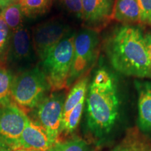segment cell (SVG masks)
Instances as JSON below:
<instances>
[{"label":"cell","instance_id":"17","mask_svg":"<svg viewBox=\"0 0 151 151\" xmlns=\"http://www.w3.org/2000/svg\"><path fill=\"white\" fill-rule=\"evenodd\" d=\"M14 76L11 71L0 67V106L11 104Z\"/></svg>","mask_w":151,"mask_h":151},{"label":"cell","instance_id":"6","mask_svg":"<svg viewBox=\"0 0 151 151\" xmlns=\"http://www.w3.org/2000/svg\"><path fill=\"white\" fill-rule=\"evenodd\" d=\"M65 101V94L60 91L53 92L46 96L34 109L35 122L46 131L53 145L58 142V138L61 134Z\"/></svg>","mask_w":151,"mask_h":151},{"label":"cell","instance_id":"26","mask_svg":"<svg viewBox=\"0 0 151 151\" xmlns=\"http://www.w3.org/2000/svg\"><path fill=\"white\" fill-rule=\"evenodd\" d=\"M115 151H139V149L137 148H124V149H120V150H115Z\"/></svg>","mask_w":151,"mask_h":151},{"label":"cell","instance_id":"11","mask_svg":"<svg viewBox=\"0 0 151 151\" xmlns=\"http://www.w3.org/2000/svg\"><path fill=\"white\" fill-rule=\"evenodd\" d=\"M53 146L46 131L37 122L28 118L19 141L18 149L48 151Z\"/></svg>","mask_w":151,"mask_h":151},{"label":"cell","instance_id":"9","mask_svg":"<svg viewBox=\"0 0 151 151\" xmlns=\"http://www.w3.org/2000/svg\"><path fill=\"white\" fill-rule=\"evenodd\" d=\"M69 32V26L56 20L43 22L34 29L32 37L34 48L41 61Z\"/></svg>","mask_w":151,"mask_h":151},{"label":"cell","instance_id":"20","mask_svg":"<svg viewBox=\"0 0 151 151\" xmlns=\"http://www.w3.org/2000/svg\"><path fill=\"white\" fill-rule=\"evenodd\" d=\"M62 2L69 14L75 18L83 20V11L82 0H62Z\"/></svg>","mask_w":151,"mask_h":151},{"label":"cell","instance_id":"1","mask_svg":"<svg viewBox=\"0 0 151 151\" xmlns=\"http://www.w3.org/2000/svg\"><path fill=\"white\" fill-rule=\"evenodd\" d=\"M105 52L114 70L127 76L151 80V65L144 35L139 27L122 24L105 43Z\"/></svg>","mask_w":151,"mask_h":151},{"label":"cell","instance_id":"29","mask_svg":"<svg viewBox=\"0 0 151 151\" xmlns=\"http://www.w3.org/2000/svg\"><path fill=\"white\" fill-rule=\"evenodd\" d=\"M139 151H143V150H142V149H141V150H139Z\"/></svg>","mask_w":151,"mask_h":151},{"label":"cell","instance_id":"12","mask_svg":"<svg viewBox=\"0 0 151 151\" xmlns=\"http://www.w3.org/2000/svg\"><path fill=\"white\" fill-rule=\"evenodd\" d=\"M138 94V124L143 132L151 134V81L136 79Z\"/></svg>","mask_w":151,"mask_h":151},{"label":"cell","instance_id":"14","mask_svg":"<svg viewBox=\"0 0 151 151\" xmlns=\"http://www.w3.org/2000/svg\"><path fill=\"white\" fill-rule=\"evenodd\" d=\"M89 87V76L88 75L81 78L76 82L72 89L66 98L64 104L62 121L65 120L75 106L79 104L83 99L86 98Z\"/></svg>","mask_w":151,"mask_h":151},{"label":"cell","instance_id":"22","mask_svg":"<svg viewBox=\"0 0 151 151\" xmlns=\"http://www.w3.org/2000/svg\"><path fill=\"white\" fill-rule=\"evenodd\" d=\"M11 32L0 30V55L6 53L11 37Z\"/></svg>","mask_w":151,"mask_h":151},{"label":"cell","instance_id":"2","mask_svg":"<svg viewBox=\"0 0 151 151\" xmlns=\"http://www.w3.org/2000/svg\"><path fill=\"white\" fill-rule=\"evenodd\" d=\"M88 91L87 126L94 135L102 137L112 129L119 115L120 99L116 77L108 69L100 67Z\"/></svg>","mask_w":151,"mask_h":151},{"label":"cell","instance_id":"27","mask_svg":"<svg viewBox=\"0 0 151 151\" xmlns=\"http://www.w3.org/2000/svg\"><path fill=\"white\" fill-rule=\"evenodd\" d=\"M13 151H33V150H27V149L20 148V149H17V150H13Z\"/></svg>","mask_w":151,"mask_h":151},{"label":"cell","instance_id":"18","mask_svg":"<svg viewBox=\"0 0 151 151\" xmlns=\"http://www.w3.org/2000/svg\"><path fill=\"white\" fill-rule=\"evenodd\" d=\"M85 101H86V98L76 106L75 108L71 111L67 118L62 122L61 133L62 132L65 134H69L72 133L76 129L77 126L78 125L81 121L83 112Z\"/></svg>","mask_w":151,"mask_h":151},{"label":"cell","instance_id":"8","mask_svg":"<svg viewBox=\"0 0 151 151\" xmlns=\"http://www.w3.org/2000/svg\"><path fill=\"white\" fill-rule=\"evenodd\" d=\"M28 117L14 104L0 106V140L11 148L18 149L20 137Z\"/></svg>","mask_w":151,"mask_h":151},{"label":"cell","instance_id":"21","mask_svg":"<svg viewBox=\"0 0 151 151\" xmlns=\"http://www.w3.org/2000/svg\"><path fill=\"white\" fill-rule=\"evenodd\" d=\"M141 12V24L151 27V0H137Z\"/></svg>","mask_w":151,"mask_h":151},{"label":"cell","instance_id":"15","mask_svg":"<svg viewBox=\"0 0 151 151\" xmlns=\"http://www.w3.org/2000/svg\"><path fill=\"white\" fill-rule=\"evenodd\" d=\"M0 16L13 32L22 27L24 14L19 3L11 4L5 7L0 13Z\"/></svg>","mask_w":151,"mask_h":151},{"label":"cell","instance_id":"19","mask_svg":"<svg viewBox=\"0 0 151 151\" xmlns=\"http://www.w3.org/2000/svg\"><path fill=\"white\" fill-rule=\"evenodd\" d=\"M48 151H90L88 144L80 139L56 143Z\"/></svg>","mask_w":151,"mask_h":151},{"label":"cell","instance_id":"3","mask_svg":"<svg viewBox=\"0 0 151 151\" xmlns=\"http://www.w3.org/2000/svg\"><path fill=\"white\" fill-rule=\"evenodd\" d=\"M76 33L70 32L48 52L41 62V70L52 92L68 88L73 56Z\"/></svg>","mask_w":151,"mask_h":151},{"label":"cell","instance_id":"13","mask_svg":"<svg viewBox=\"0 0 151 151\" xmlns=\"http://www.w3.org/2000/svg\"><path fill=\"white\" fill-rule=\"evenodd\" d=\"M113 20L122 24H141V12L137 0H116Z\"/></svg>","mask_w":151,"mask_h":151},{"label":"cell","instance_id":"25","mask_svg":"<svg viewBox=\"0 0 151 151\" xmlns=\"http://www.w3.org/2000/svg\"><path fill=\"white\" fill-rule=\"evenodd\" d=\"M0 151H13V150L8 145L0 140Z\"/></svg>","mask_w":151,"mask_h":151},{"label":"cell","instance_id":"5","mask_svg":"<svg viewBox=\"0 0 151 151\" xmlns=\"http://www.w3.org/2000/svg\"><path fill=\"white\" fill-rule=\"evenodd\" d=\"M50 86L43 71L36 67L20 73L14 78L11 98L20 106L34 109L46 97Z\"/></svg>","mask_w":151,"mask_h":151},{"label":"cell","instance_id":"23","mask_svg":"<svg viewBox=\"0 0 151 151\" xmlns=\"http://www.w3.org/2000/svg\"><path fill=\"white\" fill-rule=\"evenodd\" d=\"M144 38H145V41H146V44L147 47V50H148L149 59H150V65H151V32L145 34Z\"/></svg>","mask_w":151,"mask_h":151},{"label":"cell","instance_id":"7","mask_svg":"<svg viewBox=\"0 0 151 151\" xmlns=\"http://www.w3.org/2000/svg\"><path fill=\"white\" fill-rule=\"evenodd\" d=\"M35 52L32 39L27 28L22 26L11 32L6 60L12 69L20 73L31 69L35 60Z\"/></svg>","mask_w":151,"mask_h":151},{"label":"cell","instance_id":"10","mask_svg":"<svg viewBox=\"0 0 151 151\" xmlns=\"http://www.w3.org/2000/svg\"><path fill=\"white\" fill-rule=\"evenodd\" d=\"M116 0H82L83 20L87 27L99 31L113 20Z\"/></svg>","mask_w":151,"mask_h":151},{"label":"cell","instance_id":"28","mask_svg":"<svg viewBox=\"0 0 151 151\" xmlns=\"http://www.w3.org/2000/svg\"><path fill=\"white\" fill-rule=\"evenodd\" d=\"M14 1H18L19 2V1H20V0H14Z\"/></svg>","mask_w":151,"mask_h":151},{"label":"cell","instance_id":"24","mask_svg":"<svg viewBox=\"0 0 151 151\" xmlns=\"http://www.w3.org/2000/svg\"><path fill=\"white\" fill-rule=\"evenodd\" d=\"M13 2H14V0H0V9H4Z\"/></svg>","mask_w":151,"mask_h":151},{"label":"cell","instance_id":"4","mask_svg":"<svg viewBox=\"0 0 151 151\" xmlns=\"http://www.w3.org/2000/svg\"><path fill=\"white\" fill-rule=\"evenodd\" d=\"M100 44L99 32L96 30L85 27L76 33L73 62L68 79V88L85 76L88 75L97 61Z\"/></svg>","mask_w":151,"mask_h":151},{"label":"cell","instance_id":"16","mask_svg":"<svg viewBox=\"0 0 151 151\" xmlns=\"http://www.w3.org/2000/svg\"><path fill=\"white\" fill-rule=\"evenodd\" d=\"M24 16L35 18L44 14L50 8L51 0H20Z\"/></svg>","mask_w":151,"mask_h":151}]
</instances>
